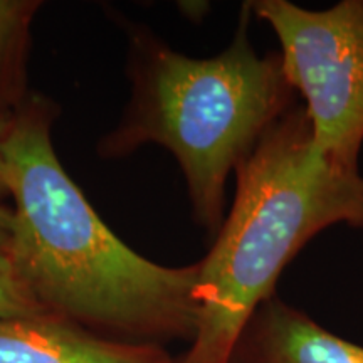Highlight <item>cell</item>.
<instances>
[{
    "instance_id": "30bf717a",
    "label": "cell",
    "mask_w": 363,
    "mask_h": 363,
    "mask_svg": "<svg viewBox=\"0 0 363 363\" xmlns=\"http://www.w3.org/2000/svg\"><path fill=\"white\" fill-rule=\"evenodd\" d=\"M11 170H9L7 160L0 148V202L6 197H11Z\"/></svg>"
},
{
    "instance_id": "ba28073f",
    "label": "cell",
    "mask_w": 363,
    "mask_h": 363,
    "mask_svg": "<svg viewBox=\"0 0 363 363\" xmlns=\"http://www.w3.org/2000/svg\"><path fill=\"white\" fill-rule=\"evenodd\" d=\"M51 315L17 272L7 251H0V318Z\"/></svg>"
},
{
    "instance_id": "7a4b0ae2",
    "label": "cell",
    "mask_w": 363,
    "mask_h": 363,
    "mask_svg": "<svg viewBox=\"0 0 363 363\" xmlns=\"http://www.w3.org/2000/svg\"><path fill=\"white\" fill-rule=\"evenodd\" d=\"M235 194L199 261V323L180 363H230L281 272L321 230L363 227V175L315 147L303 103L261 136L234 172Z\"/></svg>"
},
{
    "instance_id": "3957f363",
    "label": "cell",
    "mask_w": 363,
    "mask_h": 363,
    "mask_svg": "<svg viewBox=\"0 0 363 363\" xmlns=\"http://www.w3.org/2000/svg\"><path fill=\"white\" fill-rule=\"evenodd\" d=\"M251 17L246 2L233 40L212 57L185 56L150 30H135L130 104L101 142L103 157H125L150 143L169 150L184 174L195 220L211 233L224 222L229 177L298 103L279 51L254 49Z\"/></svg>"
},
{
    "instance_id": "52a82bcc",
    "label": "cell",
    "mask_w": 363,
    "mask_h": 363,
    "mask_svg": "<svg viewBox=\"0 0 363 363\" xmlns=\"http://www.w3.org/2000/svg\"><path fill=\"white\" fill-rule=\"evenodd\" d=\"M40 4L30 0H0V113L7 104L16 110L24 103V56L29 26Z\"/></svg>"
},
{
    "instance_id": "8fae6325",
    "label": "cell",
    "mask_w": 363,
    "mask_h": 363,
    "mask_svg": "<svg viewBox=\"0 0 363 363\" xmlns=\"http://www.w3.org/2000/svg\"><path fill=\"white\" fill-rule=\"evenodd\" d=\"M179 6H182L180 11H184V13L189 17V19L190 16H192V12H197V19L201 21L203 13L208 11V4L206 2H182Z\"/></svg>"
},
{
    "instance_id": "6da1fadb",
    "label": "cell",
    "mask_w": 363,
    "mask_h": 363,
    "mask_svg": "<svg viewBox=\"0 0 363 363\" xmlns=\"http://www.w3.org/2000/svg\"><path fill=\"white\" fill-rule=\"evenodd\" d=\"M51 123V104L33 96L0 140L13 201L7 252L22 281L51 315L86 330L194 340L199 262L157 264L111 233L62 169Z\"/></svg>"
},
{
    "instance_id": "9c48e42d",
    "label": "cell",
    "mask_w": 363,
    "mask_h": 363,
    "mask_svg": "<svg viewBox=\"0 0 363 363\" xmlns=\"http://www.w3.org/2000/svg\"><path fill=\"white\" fill-rule=\"evenodd\" d=\"M12 238V211L0 203V251H7Z\"/></svg>"
},
{
    "instance_id": "7c38bea8",
    "label": "cell",
    "mask_w": 363,
    "mask_h": 363,
    "mask_svg": "<svg viewBox=\"0 0 363 363\" xmlns=\"http://www.w3.org/2000/svg\"><path fill=\"white\" fill-rule=\"evenodd\" d=\"M11 121L12 115H4V113H0V140L9 133V130H11Z\"/></svg>"
},
{
    "instance_id": "5b68a950",
    "label": "cell",
    "mask_w": 363,
    "mask_h": 363,
    "mask_svg": "<svg viewBox=\"0 0 363 363\" xmlns=\"http://www.w3.org/2000/svg\"><path fill=\"white\" fill-rule=\"evenodd\" d=\"M0 363H172L158 345L116 342L54 315L0 318Z\"/></svg>"
},
{
    "instance_id": "8992f818",
    "label": "cell",
    "mask_w": 363,
    "mask_h": 363,
    "mask_svg": "<svg viewBox=\"0 0 363 363\" xmlns=\"http://www.w3.org/2000/svg\"><path fill=\"white\" fill-rule=\"evenodd\" d=\"M242 340L252 363H363V347L274 296L254 313Z\"/></svg>"
},
{
    "instance_id": "277c9868",
    "label": "cell",
    "mask_w": 363,
    "mask_h": 363,
    "mask_svg": "<svg viewBox=\"0 0 363 363\" xmlns=\"http://www.w3.org/2000/svg\"><path fill=\"white\" fill-rule=\"evenodd\" d=\"M279 40L289 83L305 99L315 147L358 170L363 147V0L311 11L289 0L249 2Z\"/></svg>"
}]
</instances>
